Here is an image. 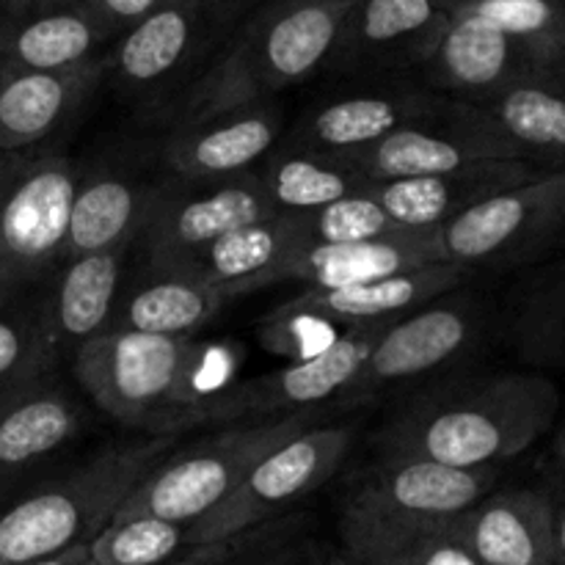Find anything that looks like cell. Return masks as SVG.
<instances>
[{
	"label": "cell",
	"mask_w": 565,
	"mask_h": 565,
	"mask_svg": "<svg viewBox=\"0 0 565 565\" xmlns=\"http://www.w3.org/2000/svg\"><path fill=\"white\" fill-rule=\"evenodd\" d=\"M561 412L544 375L502 373L441 384L390 414L379 434L384 456L425 458L456 469H489L522 456Z\"/></svg>",
	"instance_id": "obj_1"
},
{
	"label": "cell",
	"mask_w": 565,
	"mask_h": 565,
	"mask_svg": "<svg viewBox=\"0 0 565 565\" xmlns=\"http://www.w3.org/2000/svg\"><path fill=\"white\" fill-rule=\"evenodd\" d=\"M351 0H270L254 11L213 64L169 108L174 127L274 103L329 64Z\"/></svg>",
	"instance_id": "obj_2"
},
{
	"label": "cell",
	"mask_w": 565,
	"mask_h": 565,
	"mask_svg": "<svg viewBox=\"0 0 565 565\" xmlns=\"http://www.w3.org/2000/svg\"><path fill=\"white\" fill-rule=\"evenodd\" d=\"M213 359L215 348L193 337L103 331L77 345L75 379L116 423L171 436L215 395L207 373Z\"/></svg>",
	"instance_id": "obj_3"
},
{
	"label": "cell",
	"mask_w": 565,
	"mask_h": 565,
	"mask_svg": "<svg viewBox=\"0 0 565 565\" xmlns=\"http://www.w3.org/2000/svg\"><path fill=\"white\" fill-rule=\"evenodd\" d=\"M500 469H456L384 456L359 478L340 513L342 550L362 557L406 555L494 491Z\"/></svg>",
	"instance_id": "obj_4"
},
{
	"label": "cell",
	"mask_w": 565,
	"mask_h": 565,
	"mask_svg": "<svg viewBox=\"0 0 565 565\" xmlns=\"http://www.w3.org/2000/svg\"><path fill=\"white\" fill-rule=\"evenodd\" d=\"M169 445L171 436H158L141 445L108 447L0 511V565H31L92 544Z\"/></svg>",
	"instance_id": "obj_5"
},
{
	"label": "cell",
	"mask_w": 565,
	"mask_h": 565,
	"mask_svg": "<svg viewBox=\"0 0 565 565\" xmlns=\"http://www.w3.org/2000/svg\"><path fill=\"white\" fill-rule=\"evenodd\" d=\"M309 428L307 414L274 423L230 425L147 469L110 522L163 519L193 524L218 508L268 452Z\"/></svg>",
	"instance_id": "obj_6"
},
{
	"label": "cell",
	"mask_w": 565,
	"mask_h": 565,
	"mask_svg": "<svg viewBox=\"0 0 565 565\" xmlns=\"http://www.w3.org/2000/svg\"><path fill=\"white\" fill-rule=\"evenodd\" d=\"M77 182L64 154L0 152V301L66 259Z\"/></svg>",
	"instance_id": "obj_7"
},
{
	"label": "cell",
	"mask_w": 565,
	"mask_h": 565,
	"mask_svg": "<svg viewBox=\"0 0 565 565\" xmlns=\"http://www.w3.org/2000/svg\"><path fill=\"white\" fill-rule=\"evenodd\" d=\"M353 430L348 425L307 428L263 458L218 508L188 524V546L213 544L265 527L307 500L348 458Z\"/></svg>",
	"instance_id": "obj_8"
},
{
	"label": "cell",
	"mask_w": 565,
	"mask_h": 565,
	"mask_svg": "<svg viewBox=\"0 0 565 565\" xmlns=\"http://www.w3.org/2000/svg\"><path fill=\"white\" fill-rule=\"evenodd\" d=\"M395 320L351 326L318 353L296 359L263 379L243 381L230 390L215 392L196 408L191 425L274 423V419L307 414L315 403L345 395L362 373L375 342Z\"/></svg>",
	"instance_id": "obj_9"
},
{
	"label": "cell",
	"mask_w": 565,
	"mask_h": 565,
	"mask_svg": "<svg viewBox=\"0 0 565 565\" xmlns=\"http://www.w3.org/2000/svg\"><path fill=\"white\" fill-rule=\"evenodd\" d=\"M276 213L279 210L265 193L257 171L230 180H180L154 188L141 226L149 270H191L221 237Z\"/></svg>",
	"instance_id": "obj_10"
},
{
	"label": "cell",
	"mask_w": 565,
	"mask_h": 565,
	"mask_svg": "<svg viewBox=\"0 0 565 565\" xmlns=\"http://www.w3.org/2000/svg\"><path fill=\"white\" fill-rule=\"evenodd\" d=\"M563 230L565 171H546L494 193L441 226V246L447 263L472 274L522 263L550 246Z\"/></svg>",
	"instance_id": "obj_11"
},
{
	"label": "cell",
	"mask_w": 565,
	"mask_h": 565,
	"mask_svg": "<svg viewBox=\"0 0 565 565\" xmlns=\"http://www.w3.org/2000/svg\"><path fill=\"white\" fill-rule=\"evenodd\" d=\"M419 72L430 92L447 99H483L530 81L557 83L524 44L458 9Z\"/></svg>",
	"instance_id": "obj_12"
},
{
	"label": "cell",
	"mask_w": 565,
	"mask_h": 565,
	"mask_svg": "<svg viewBox=\"0 0 565 565\" xmlns=\"http://www.w3.org/2000/svg\"><path fill=\"white\" fill-rule=\"evenodd\" d=\"M461 0H356L329 55L331 70H419Z\"/></svg>",
	"instance_id": "obj_13"
},
{
	"label": "cell",
	"mask_w": 565,
	"mask_h": 565,
	"mask_svg": "<svg viewBox=\"0 0 565 565\" xmlns=\"http://www.w3.org/2000/svg\"><path fill=\"white\" fill-rule=\"evenodd\" d=\"M478 334V315L469 301H436L395 320L370 351L362 373L345 397L362 401L367 392L419 379L461 356Z\"/></svg>",
	"instance_id": "obj_14"
},
{
	"label": "cell",
	"mask_w": 565,
	"mask_h": 565,
	"mask_svg": "<svg viewBox=\"0 0 565 565\" xmlns=\"http://www.w3.org/2000/svg\"><path fill=\"white\" fill-rule=\"evenodd\" d=\"M279 141V108L276 103H259L174 127L163 147V160L177 180H230L257 171Z\"/></svg>",
	"instance_id": "obj_15"
},
{
	"label": "cell",
	"mask_w": 565,
	"mask_h": 565,
	"mask_svg": "<svg viewBox=\"0 0 565 565\" xmlns=\"http://www.w3.org/2000/svg\"><path fill=\"white\" fill-rule=\"evenodd\" d=\"M463 121L505 152L544 171H565V88L530 81L483 99H450Z\"/></svg>",
	"instance_id": "obj_16"
},
{
	"label": "cell",
	"mask_w": 565,
	"mask_h": 565,
	"mask_svg": "<svg viewBox=\"0 0 565 565\" xmlns=\"http://www.w3.org/2000/svg\"><path fill=\"white\" fill-rule=\"evenodd\" d=\"M342 160L367 182H395L445 174L478 160L508 158L494 141L463 121L447 99L441 114L397 127L373 147L342 154Z\"/></svg>",
	"instance_id": "obj_17"
},
{
	"label": "cell",
	"mask_w": 565,
	"mask_h": 565,
	"mask_svg": "<svg viewBox=\"0 0 565 565\" xmlns=\"http://www.w3.org/2000/svg\"><path fill=\"white\" fill-rule=\"evenodd\" d=\"M555 500L535 489L489 491L447 533L478 565H555Z\"/></svg>",
	"instance_id": "obj_18"
},
{
	"label": "cell",
	"mask_w": 565,
	"mask_h": 565,
	"mask_svg": "<svg viewBox=\"0 0 565 565\" xmlns=\"http://www.w3.org/2000/svg\"><path fill=\"white\" fill-rule=\"evenodd\" d=\"M114 33L83 0H6L0 6V58L28 70L64 72L86 66Z\"/></svg>",
	"instance_id": "obj_19"
},
{
	"label": "cell",
	"mask_w": 565,
	"mask_h": 565,
	"mask_svg": "<svg viewBox=\"0 0 565 565\" xmlns=\"http://www.w3.org/2000/svg\"><path fill=\"white\" fill-rule=\"evenodd\" d=\"M469 274L458 265H430V268L412 270V274L390 276V279L364 281V285L337 287V290H303L301 296L279 303L268 320H309V323L329 326H364L381 320L401 318L408 309H419L425 303L445 298L456 287H461Z\"/></svg>",
	"instance_id": "obj_20"
},
{
	"label": "cell",
	"mask_w": 565,
	"mask_h": 565,
	"mask_svg": "<svg viewBox=\"0 0 565 565\" xmlns=\"http://www.w3.org/2000/svg\"><path fill=\"white\" fill-rule=\"evenodd\" d=\"M541 174L546 171L522 160H478L445 174L370 182V193L403 230H441L475 204Z\"/></svg>",
	"instance_id": "obj_21"
},
{
	"label": "cell",
	"mask_w": 565,
	"mask_h": 565,
	"mask_svg": "<svg viewBox=\"0 0 565 565\" xmlns=\"http://www.w3.org/2000/svg\"><path fill=\"white\" fill-rule=\"evenodd\" d=\"M447 97L430 88H381L345 94L301 116L285 141L329 154H353L395 132L397 127L428 119L445 110Z\"/></svg>",
	"instance_id": "obj_22"
},
{
	"label": "cell",
	"mask_w": 565,
	"mask_h": 565,
	"mask_svg": "<svg viewBox=\"0 0 565 565\" xmlns=\"http://www.w3.org/2000/svg\"><path fill=\"white\" fill-rule=\"evenodd\" d=\"M226 9H232V0H169L127 28L108 58V70L127 92L163 86L196 55L215 17Z\"/></svg>",
	"instance_id": "obj_23"
},
{
	"label": "cell",
	"mask_w": 565,
	"mask_h": 565,
	"mask_svg": "<svg viewBox=\"0 0 565 565\" xmlns=\"http://www.w3.org/2000/svg\"><path fill=\"white\" fill-rule=\"evenodd\" d=\"M108 58L64 72L28 70L0 58V152H28L53 136L99 86Z\"/></svg>",
	"instance_id": "obj_24"
},
{
	"label": "cell",
	"mask_w": 565,
	"mask_h": 565,
	"mask_svg": "<svg viewBox=\"0 0 565 565\" xmlns=\"http://www.w3.org/2000/svg\"><path fill=\"white\" fill-rule=\"evenodd\" d=\"M445 263L441 230H401L375 241L303 248L285 265L279 285L301 281L307 290H337Z\"/></svg>",
	"instance_id": "obj_25"
},
{
	"label": "cell",
	"mask_w": 565,
	"mask_h": 565,
	"mask_svg": "<svg viewBox=\"0 0 565 565\" xmlns=\"http://www.w3.org/2000/svg\"><path fill=\"white\" fill-rule=\"evenodd\" d=\"M309 248L296 213H276L221 237L191 270L210 281L226 301L243 292L279 285V274L298 252Z\"/></svg>",
	"instance_id": "obj_26"
},
{
	"label": "cell",
	"mask_w": 565,
	"mask_h": 565,
	"mask_svg": "<svg viewBox=\"0 0 565 565\" xmlns=\"http://www.w3.org/2000/svg\"><path fill=\"white\" fill-rule=\"evenodd\" d=\"M81 428V412L47 375L0 392V483L53 456Z\"/></svg>",
	"instance_id": "obj_27"
},
{
	"label": "cell",
	"mask_w": 565,
	"mask_h": 565,
	"mask_svg": "<svg viewBox=\"0 0 565 565\" xmlns=\"http://www.w3.org/2000/svg\"><path fill=\"white\" fill-rule=\"evenodd\" d=\"M226 296L196 270H149L130 296L116 303L108 331L193 337L224 309Z\"/></svg>",
	"instance_id": "obj_28"
},
{
	"label": "cell",
	"mask_w": 565,
	"mask_h": 565,
	"mask_svg": "<svg viewBox=\"0 0 565 565\" xmlns=\"http://www.w3.org/2000/svg\"><path fill=\"white\" fill-rule=\"evenodd\" d=\"M154 188H141L130 177L114 171L81 174L72 199L66 259L81 254L119 252L141 235Z\"/></svg>",
	"instance_id": "obj_29"
},
{
	"label": "cell",
	"mask_w": 565,
	"mask_h": 565,
	"mask_svg": "<svg viewBox=\"0 0 565 565\" xmlns=\"http://www.w3.org/2000/svg\"><path fill=\"white\" fill-rule=\"evenodd\" d=\"M121 252L125 248L64 259L47 309V331L55 345H83L108 331L119 303Z\"/></svg>",
	"instance_id": "obj_30"
},
{
	"label": "cell",
	"mask_w": 565,
	"mask_h": 565,
	"mask_svg": "<svg viewBox=\"0 0 565 565\" xmlns=\"http://www.w3.org/2000/svg\"><path fill=\"white\" fill-rule=\"evenodd\" d=\"M257 177L279 213H309L370 185L340 154L298 147L285 138L257 166Z\"/></svg>",
	"instance_id": "obj_31"
},
{
	"label": "cell",
	"mask_w": 565,
	"mask_h": 565,
	"mask_svg": "<svg viewBox=\"0 0 565 565\" xmlns=\"http://www.w3.org/2000/svg\"><path fill=\"white\" fill-rule=\"evenodd\" d=\"M97 565H163L188 550V524L163 519L110 522L88 544Z\"/></svg>",
	"instance_id": "obj_32"
},
{
	"label": "cell",
	"mask_w": 565,
	"mask_h": 565,
	"mask_svg": "<svg viewBox=\"0 0 565 565\" xmlns=\"http://www.w3.org/2000/svg\"><path fill=\"white\" fill-rule=\"evenodd\" d=\"M301 221L303 237L309 246H342V243L375 241V237L401 232L392 215L375 202L370 185L364 191L342 196L326 207L296 213Z\"/></svg>",
	"instance_id": "obj_33"
},
{
	"label": "cell",
	"mask_w": 565,
	"mask_h": 565,
	"mask_svg": "<svg viewBox=\"0 0 565 565\" xmlns=\"http://www.w3.org/2000/svg\"><path fill=\"white\" fill-rule=\"evenodd\" d=\"M53 348L47 323L39 326L0 301V392L47 375Z\"/></svg>",
	"instance_id": "obj_34"
},
{
	"label": "cell",
	"mask_w": 565,
	"mask_h": 565,
	"mask_svg": "<svg viewBox=\"0 0 565 565\" xmlns=\"http://www.w3.org/2000/svg\"><path fill=\"white\" fill-rule=\"evenodd\" d=\"M331 555L301 530L290 527L276 530L270 524L252 530L246 544L226 565H329Z\"/></svg>",
	"instance_id": "obj_35"
},
{
	"label": "cell",
	"mask_w": 565,
	"mask_h": 565,
	"mask_svg": "<svg viewBox=\"0 0 565 565\" xmlns=\"http://www.w3.org/2000/svg\"><path fill=\"white\" fill-rule=\"evenodd\" d=\"M83 3L92 9V14L108 28L110 33L127 31L136 22H141L143 17H149L152 11H158L160 6H166L169 0H83Z\"/></svg>",
	"instance_id": "obj_36"
},
{
	"label": "cell",
	"mask_w": 565,
	"mask_h": 565,
	"mask_svg": "<svg viewBox=\"0 0 565 565\" xmlns=\"http://www.w3.org/2000/svg\"><path fill=\"white\" fill-rule=\"evenodd\" d=\"M414 563L417 565H478L467 550L452 539L447 530L430 535L423 544L414 546Z\"/></svg>",
	"instance_id": "obj_37"
},
{
	"label": "cell",
	"mask_w": 565,
	"mask_h": 565,
	"mask_svg": "<svg viewBox=\"0 0 565 565\" xmlns=\"http://www.w3.org/2000/svg\"><path fill=\"white\" fill-rule=\"evenodd\" d=\"M252 533L235 535V539H224V541H213V544H196L182 550L180 555H174L171 561H166L163 565H226L232 557L241 552V546L246 544V539Z\"/></svg>",
	"instance_id": "obj_38"
},
{
	"label": "cell",
	"mask_w": 565,
	"mask_h": 565,
	"mask_svg": "<svg viewBox=\"0 0 565 565\" xmlns=\"http://www.w3.org/2000/svg\"><path fill=\"white\" fill-rule=\"evenodd\" d=\"M533 326H557V329H552L550 334L544 337L546 342H555L557 340V351L555 356H561L565 353V281L557 285V290H552L550 296L541 298L539 303V312H533Z\"/></svg>",
	"instance_id": "obj_39"
},
{
	"label": "cell",
	"mask_w": 565,
	"mask_h": 565,
	"mask_svg": "<svg viewBox=\"0 0 565 565\" xmlns=\"http://www.w3.org/2000/svg\"><path fill=\"white\" fill-rule=\"evenodd\" d=\"M329 565H417V563H414V552H406V555H392V557H362L342 550L340 555H331Z\"/></svg>",
	"instance_id": "obj_40"
},
{
	"label": "cell",
	"mask_w": 565,
	"mask_h": 565,
	"mask_svg": "<svg viewBox=\"0 0 565 565\" xmlns=\"http://www.w3.org/2000/svg\"><path fill=\"white\" fill-rule=\"evenodd\" d=\"M31 565H97V563H94L88 544H81V546H72V550H66V552H58V555H53V557H44V561L31 563Z\"/></svg>",
	"instance_id": "obj_41"
},
{
	"label": "cell",
	"mask_w": 565,
	"mask_h": 565,
	"mask_svg": "<svg viewBox=\"0 0 565 565\" xmlns=\"http://www.w3.org/2000/svg\"><path fill=\"white\" fill-rule=\"evenodd\" d=\"M552 539H555V565H565V502H555V527H552Z\"/></svg>",
	"instance_id": "obj_42"
},
{
	"label": "cell",
	"mask_w": 565,
	"mask_h": 565,
	"mask_svg": "<svg viewBox=\"0 0 565 565\" xmlns=\"http://www.w3.org/2000/svg\"><path fill=\"white\" fill-rule=\"evenodd\" d=\"M555 452H557V456H561L563 461H565V428L561 430V436H557V441H555Z\"/></svg>",
	"instance_id": "obj_43"
},
{
	"label": "cell",
	"mask_w": 565,
	"mask_h": 565,
	"mask_svg": "<svg viewBox=\"0 0 565 565\" xmlns=\"http://www.w3.org/2000/svg\"><path fill=\"white\" fill-rule=\"evenodd\" d=\"M351 3H356V0H351Z\"/></svg>",
	"instance_id": "obj_44"
}]
</instances>
